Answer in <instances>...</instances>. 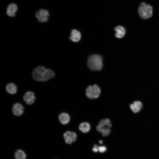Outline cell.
Segmentation results:
<instances>
[{"instance_id": "9", "label": "cell", "mask_w": 159, "mask_h": 159, "mask_svg": "<svg viewBox=\"0 0 159 159\" xmlns=\"http://www.w3.org/2000/svg\"><path fill=\"white\" fill-rule=\"evenodd\" d=\"M17 9V6L16 4L12 3L9 4L6 10L7 15L9 16H14Z\"/></svg>"}, {"instance_id": "18", "label": "cell", "mask_w": 159, "mask_h": 159, "mask_svg": "<svg viewBox=\"0 0 159 159\" xmlns=\"http://www.w3.org/2000/svg\"><path fill=\"white\" fill-rule=\"evenodd\" d=\"M98 126L100 127H105V126L110 128L112 126L110 120L108 118L101 120L99 122Z\"/></svg>"}, {"instance_id": "15", "label": "cell", "mask_w": 159, "mask_h": 159, "mask_svg": "<svg viewBox=\"0 0 159 159\" xmlns=\"http://www.w3.org/2000/svg\"><path fill=\"white\" fill-rule=\"evenodd\" d=\"M6 91L11 94H14L17 92V87L14 83H10L7 85L6 87Z\"/></svg>"}, {"instance_id": "7", "label": "cell", "mask_w": 159, "mask_h": 159, "mask_svg": "<svg viewBox=\"0 0 159 159\" xmlns=\"http://www.w3.org/2000/svg\"><path fill=\"white\" fill-rule=\"evenodd\" d=\"M23 98L26 103L29 105L33 104L35 99L34 94L31 91L26 92L24 94Z\"/></svg>"}, {"instance_id": "21", "label": "cell", "mask_w": 159, "mask_h": 159, "mask_svg": "<svg viewBox=\"0 0 159 159\" xmlns=\"http://www.w3.org/2000/svg\"><path fill=\"white\" fill-rule=\"evenodd\" d=\"M99 143L100 144H102L103 143V141L102 140H100L99 141Z\"/></svg>"}, {"instance_id": "20", "label": "cell", "mask_w": 159, "mask_h": 159, "mask_svg": "<svg viewBox=\"0 0 159 159\" xmlns=\"http://www.w3.org/2000/svg\"><path fill=\"white\" fill-rule=\"evenodd\" d=\"M92 151L94 152H97L98 151V146L96 145H95L94 147L92 149Z\"/></svg>"}, {"instance_id": "11", "label": "cell", "mask_w": 159, "mask_h": 159, "mask_svg": "<svg viewBox=\"0 0 159 159\" xmlns=\"http://www.w3.org/2000/svg\"><path fill=\"white\" fill-rule=\"evenodd\" d=\"M115 31V37L118 38H122L125 35V29L122 26H118L115 27L114 29Z\"/></svg>"}, {"instance_id": "16", "label": "cell", "mask_w": 159, "mask_h": 159, "mask_svg": "<svg viewBox=\"0 0 159 159\" xmlns=\"http://www.w3.org/2000/svg\"><path fill=\"white\" fill-rule=\"evenodd\" d=\"M79 130L83 133L87 132L90 129V124L87 122H83L81 123L79 126Z\"/></svg>"}, {"instance_id": "5", "label": "cell", "mask_w": 159, "mask_h": 159, "mask_svg": "<svg viewBox=\"0 0 159 159\" xmlns=\"http://www.w3.org/2000/svg\"><path fill=\"white\" fill-rule=\"evenodd\" d=\"M49 16L48 11L46 10L42 9L39 11L36 14V16L39 21L41 22H45L48 20V17Z\"/></svg>"}, {"instance_id": "3", "label": "cell", "mask_w": 159, "mask_h": 159, "mask_svg": "<svg viewBox=\"0 0 159 159\" xmlns=\"http://www.w3.org/2000/svg\"><path fill=\"white\" fill-rule=\"evenodd\" d=\"M138 12L142 19H146L150 17L153 14L152 7L145 2L141 3L138 8Z\"/></svg>"}, {"instance_id": "14", "label": "cell", "mask_w": 159, "mask_h": 159, "mask_svg": "<svg viewBox=\"0 0 159 159\" xmlns=\"http://www.w3.org/2000/svg\"><path fill=\"white\" fill-rule=\"evenodd\" d=\"M97 130L102 133L103 136L108 135L110 133L111 130L110 128L107 127H100L97 125L96 127Z\"/></svg>"}, {"instance_id": "13", "label": "cell", "mask_w": 159, "mask_h": 159, "mask_svg": "<svg viewBox=\"0 0 159 159\" xmlns=\"http://www.w3.org/2000/svg\"><path fill=\"white\" fill-rule=\"evenodd\" d=\"M142 106V103L140 101H135L134 102L133 104L130 105V107L134 112L136 113L140 111Z\"/></svg>"}, {"instance_id": "19", "label": "cell", "mask_w": 159, "mask_h": 159, "mask_svg": "<svg viewBox=\"0 0 159 159\" xmlns=\"http://www.w3.org/2000/svg\"><path fill=\"white\" fill-rule=\"evenodd\" d=\"M98 151L101 153H103L106 150V148L105 146H98Z\"/></svg>"}, {"instance_id": "1", "label": "cell", "mask_w": 159, "mask_h": 159, "mask_svg": "<svg viewBox=\"0 0 159 159\" xmlns=\"http://www.w3.org/2000/svg\"><path fill=\"white\" fill-rule=\"evenodd\" d=\"M32 75L35 80L39 82H44L53 78L55 74L51 69H46L44 66H39L33 70Z\"/></svg>"}, {"instance_id": "2", "label": "cell", "mask_w": 159, "mask_h": 159, "mask_svg": "<svg viewBox=\"0 0 159 159\" xmlns=\"http://www.w3.org/2000/svg\"><path fill=\"white\" fill-rule=\"evenodd\" d=\"M87 65L92 70H100L103 67L102 58L98 54L90 55L88 57Z\"/></svg>"}, {"instance_id": "10", "label": "cell", "mask_w": 159, "mask_h": 159, "mask_svg": "<svg viewBox=\"0 0 159 159\" xmlns=\"http://www.w3.org/2000/svg\"><path fill=\"white\" fill-rule=\"evenodd\" d=\"M81 38V33L80 32L76 29L72 30L69 39L72 41L74 42H79Z\"/></svg>"}, {"instance_id": "17", "label": "cell", "mask_w": 159, "mask_h": 159, "mask_svg": "<svg viewBox=\"0 0 159 159\" xmlns=\"http://www.w3.org/2000/svg\"><path fill=\"white\" fill-rule=\"evenodd\" d=\"M15 157L16 159H25L26 155L23 150L19 149L15 153Z\"/></svg>"}, {"instance_id": "6", "label": "cell", "mask_w": 159, "mask_h": 159, "mask_svg": "<svg viewBox=\"0 0 159 159\" xmlns=\"http://www.w3.org/2000/svg\"><path fill=\"white\" fill-rule=\"evenodd\" d=\"M63 136L65 142L68 144H70L74 142L77 137L75 133L68 131L64 133Z\"/></svg>"}, {"instance_id": "12", "label": "cell", "mask_w": 159, "mask_h": 159, "mask_svg": "<svg viewBox=\"0 0 159 159\" xmlns=\"http://www.w3.org/2000/svg\"><path fill=\"white\" fill-rule=\"evenodd\" d=\"M59 119L61 123L63 125H66L69 122L70 117L68 114L63 112L59 115Z\"/></svg>"}, {"instance_id": "8", "label": "cell", "mask_w": 159, "mask_h": 159, "mask_svg": "<svg viewBox=\"0 0 159 159\" xmlns=\"http://www.w3.org/2000/svg\"><path fill=\"white\" fill-rule=\"evenodd\" d=\"M12 110L14 114L16 116L21 115L24 112V107L19 103L14 104L12 107Z\"/></svg>"}, {"instance_id": "4", "label": "cell", "mask_w": 159, "mask_h": 159, "mask_svg": "<svg viewBox=\"0 0 159 159\" xmlns=\"http://www.w3.org/2000/svg\"><path fill=\"white\" fill-rule=\"evenodd\" d=\"M99 87L96 85L89 86L86 89V94L90 99L97 98L99 97L100 93Z\"/></svg>"}]
</instances>
